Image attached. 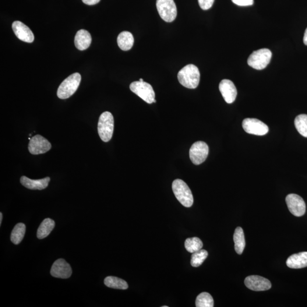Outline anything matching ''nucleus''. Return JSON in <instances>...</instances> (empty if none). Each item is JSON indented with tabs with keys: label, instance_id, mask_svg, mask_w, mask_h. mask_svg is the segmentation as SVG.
I'll return each instance as SVG.
<instances>
[{
	"label": "nucleus",
	"instance_id": "obj_14",
	"mask_svg": "<svg viewBox=\"0 0 307 307\" xmlns=\"http://www.w3.org/2000/svg\"><path fill=\"white\" fill-rule=\"evenodd\" d=\"M219 90L224 99L228 104H232L235 101L237 91L231 80H222L219 84Z\"/></svg>",
	"mask_w": 307,
	"mask_h": 307
},
{
	"label": "nucleus",
	"instance_id": "obj_33",
	"mask_svg": "<svg viewBox=\"0 0 307 307\" xmlns=\"http://www.w3.org/2000/svg\"><path fill=\"white\" fill-rule=\"evenodd\" d=\"M140 82H144L143 80L142 79H140L139 80Z\"/></svg>",
	"mask_w": 307,
	"mask_h": 307
},
{
	"label": "nucleus",
	"instance_id": "obj_23",
	"mask_svg": "<svg viewBox=\"0 0 307 307\" xmlns=\"http://www.w3.org/2000/svg\"><path fill=\"white\" fill-rule=\"evenodd\" d=\"M26 226L23 223L17 224L13 228L10 239L15 245H19L23 241L25 235Z\"/></svg>",
	"mask_w": 307,
	"mask_h": 307
},
{
	"label": "nucleus",
	"instance_id": "obj_28",
	"mask_svg": "<svg viewBox=\"0 0 307 307\" xmlns=\"http://www.w3.org/2000/svg\"><path fill=\"white\" fill-rule=\"evenodd\" d=\"M199 4L203 10L210 9L213 6L214 0H198Z\"/></svg>",
	"mask_w": 307,
	"mask_h": 307
},
{
	"label": "nucleus",
	"instance_id": "obj_22",
	"mask_svg": "<svg viewBox=\"0 0 307 307\" xmlns=\"http://www.w3.org/2000/svg\"><path fill=\"white\" fill-rule=\"evenodd\" d=\"M104 284L109 288L119 289V290H126L128 288V284L127 282L118 277H107L105 278Z\"/></svg>",
	"mask_w": 307,
	"mask_h": 307
},
{
	"label": "nucleus",
	"instance_id": "obj_26",
	"mask_svg": "<svg viewBox=\"0 0 307 307\" xmlns=\"http://www.w3.org/2000/svg\"><path fill=\"white\" fill-rule=\"evenodd\" d=\"M214 301L213 296L209 293H201L196 300V307H213Z\"/></svg>",
	"mask_w": 307,
	"mask_h": 307
},
{
	"label": "nucleus",
	"instance_id": "obj_6",
	"mask_svg": "<svg viewBox=\"0 0 307 307\" xmlns=\"http://www.w3.org/2000/svg\"><path fill=\"white\" fill-rule=\"evenodd\" d=\"M157 8L161 19L171 23L177 16V8L174 0H157Z\"/></svg>",
	"mask_w": 307,
	"mask_h": 307
},
{
	"label": "nucleus",
	"instance_id": "obj_7",
	"mask_svg": "<svg viewBox=\"0 0 307 307\" xmlns=\"http://www.w3.org/2000/svg\"><path fill=\"white\" fill-rule=\"evenodd\" d=\"M130 89L147 103L150 104L154 102L155 92L150 84L137 81L130 84Z\"/></svg>",
	"mask_w": 307,
	"mask_h": 307
},
{
	"label": "nucleus",
	"instance_id": "obj_25",
	"mask_svg": "<svg viewBox=\"0 0 307 307\" xmlns=\"http://www.w3.org/2000/svg\"><path fill=\"white\" fill-rule=\"evenodd\" d=\"M185 248L189 253H193L202 249L203 243L198 237L189 238L185 242Z\"/></svg>",
	"mask_w": 307,
	"mask_h": 307
},
{
	"label": "nucleus",
	"instance_id": "obj_24",
	"mask_svg": "<svg viewBox=\"0 0 307 307\" xmlns=\"http://www.w3.org/2000/svg\"><path fill=\"white\" fill-rule=\"evenodd\" d=\"M294 123L298 132L302 136L307 138V115H298L295 119Z\"/></svg>",
	"mask_w": 307,
	"mask_h": 307
},
{
	"label": "nucleus",
	"instance_id": "obj_29",
	"mask_svg": "<svg viewBox=\"0 0 307 307\" xmlns=\"http://www.w3.org/2000/svg\"><path fill=\"white\" fill-rule=\"evenodd\" d=\"M232 1L235 4L241 6H251L254 3V0H232Z\"/></svg>",
	"mask_w": 307,
	"mask_h": 307
},
{
	"label": "nucleus",
	"instance_id": "obj_8",
	"mask_svg": "<svg viewBox=\"0 0 307 307\" xmlns=\"http://www.w3.org/2000/svg\"><path fill=\"white\" fill-rule=\"evenodd\" d=\"M209 153V147L203 141L194 143L189 150V158L194 165H199L206 160Z\"/></svg>",
	"mask_w": 307,
	"mask_h": 307
},
{
	"label": "nucleus",
	"instance_id": "obj_1",
	"mask_svg": "<svg viewBox=\"0 0 307 307\" xmlns=\"http://www.w3.org/2000/svg\"><path fill=\"white\" fill-rule=\"evenodd\" d=\"M200 73L199 69L193 65H188L179 71V82L183 86L189 89H195L199 86Z\"/></svg>",
	"mask_w": 307,
	"mask_h": 307
},
{
	"label": "nucleus",
	"instance_id": "obj_21",
	"mask_svg": "<svg viewBox=\"0 0 307 307\" xmlns=\"http://www.w3.org/2000/svg\"><path fill=\"white\" fill-rule=\"evenodd\" d=\"M234 240L236 252L238 255H241L244 250L246 245L244 233L242 228L237 227L236 229Z\"/></svg>",
	"mask_w": 307,
	"mask_h": 307
},
{
	"label": "nucleus",
	"instance_id": "obj_30",
	"mask_svg": "<svg viewBox=\"0 0 307 307\" xmlns=\"http://www.w3.org/2000/svg\"><path fill=\"white\" fill-rule=\"evenodd\" d=\"M83 3L88 5H94L97 4L100 1V0H82Z\"/></svg>",
	"mask_w": 307,
	"mask_h": 307
},
{
	"label": "nucleus",
	"instance_id": "obj_15",
	"mask_svg": "<svg viewBox=\"0 0 307 307\" xmlns=\"http://www.w3.org/2000/svg\"><path fill=\"white\" fill-rule=\"evenodd\" d=\"M12 29L19 40L27 43H32L34 40V34L25 24L20 21H15L12 24Z\"/></svg>",
	"mask_w": 307,
	"mask_h": 307
},
{
	"label": "nucleus",
	"instance_id": "obj_32",
	"mask_svg": "<svg viewBox=\"0 0 307 307\" xmlns=\"http://www.w3.org/2000/svg\"><path fill=\"white\" fill-rule=\"evenodd\" d=\"M2 220V213H0V225H1V222Z\"/></svg>",
	"mask_w": 307,
	"mask_h": 307
},
{
	"label": "nucleus",
	"instance_id": "obj_31",
	"mask_svg": "<svg viewBox=\"0 0 307 307\" xmlns=\"http://www.w3.org/2000/svg\"><path fill=\"white\" fill-rule=\"evenodd\" d=\"M303 42H304V44L307 46V28L305 31L304 38H303Z\"/></svg>",
	"mask_w": 307,
	"mask_h": 307
},
{
	"label": "nucleus",
	"instance_id": "obj_20",
	"mask_svg": "<svg viewBox=\"0 0 307 307\" xmlns=\"http://www.w3.org/2000/svg\"><path fill=\"white\" fill-rule=\"evenodd\" d=\"M55 221L50 218H46L42 221L37 231V237L44 239L50 234L55 227Z\"/></svg>",
	"mask_w": 307,
	"mask_h": 307
},
{
	"label": "nucleus",
	"instance_id": "obj_11",
	"mask_svg": "<svg viewBox=\"0 0 307 307\" xmlns=\"http://www.w3.org/2000/svg\"><path fill=\"white\" fill-rule=\"evenodd\" d=\"M51 149V144L41 135L34 136L30 140L29 149L30 154L38 155L44 154Z\"/></svg>",
	"mask_w": 307,
	"mask_h": 307
},
{
	"label": "nucleus",
	"instance_id": "obj_19",
	"mask_svg": "<svg viewBox=\"0 0 307 307\" xmlns=\"http://www.w3.org/2000/svg\"><path fill=\"white\" fill-rule=\"evenodd\" d=\"M133 35L129 31H122L118 35V47L123 51H128L133 47Z\"/></svg>",
	"mask_w": 307,
	"mask_h": 307
},
{
	"label": "nucleus",
	"instance_id": "obj_9",
	"mask_svg": "<svg viewBox=\"0 0 307 307\" xmlns=\"http://www.w3.org/2000/svg\"><path fill=\"white\" fill-rule=\"evenodd\" d=\"M243 130L250 135L264 136L269 132V127L256 118H245L242 122Z\"/></svg>",
	"mask_w": 307,
	"mask_h": 307
},
{
	"label": "nucleus",
	"instance_id": "obj_12",
	"mask_svg": "<svg viewBox=\"0 0 307 307\" xmlns=\"http://www.w3.org/2000/svg\"><path fill=\"white\" fill-rule=\"evenodd\" d=\"M245 284L250 290L255 291H266L271 287V283L269 280L258 275H251L246 277Z\"/></svg>",
	"mask_w": 307,
	"mask_h": 307
},
{
	"label": "nucleus",
	"instance_id": "obj_2",
	"mask_svg": "<svg viewBox=\"0 0 307 307\" xmlns=\"http://www.w3.org/2000/svg\"><path fill=\"white\" fill-rule=\"evenodd\" d=\"M172 188L176 199L183 206L189 208L192 206L193 197L191 190L184 181L181 179L175 180Z\"/></svg>",
	"mask_w": 307,
	"mask_h": 307
},
{
	"label": "nucleus",
	"instance_id": "obj_13",
	"mask_svg": "<svg viewBox=\"0 0 307 307\" xmlns=\"http://www.w3.org/2000/svg\"><path fill=\"white\" fill-rule=\"evenodd\" d=\"M72 273L70 264L65 260L59 259L52 264L50 271L52 277L57 278L68 279L71 276Z\"/></svg>",
	"mask_w": 307,
	"mask_h": 307
},
{
	"label": "nucleus",
	"instance_id": "obj_10",
	"mask_svg": "<svg viewBox=\"0 0 307 307\" xmlns=\"http://www.w3.org/2000/svg\"><path fill=\"white\" fill-rule=\"evenodd\" d=\"M289 211L294 216L301 217L306 213V206L302 197L296 194H289L285 198Z\"/></svg>",
	"mask_w": 307,
	"mask_h": 307
},
{
	"label": "nucleus",
	"instance_id": "obj_3",
	"mask_svg": "<svg viewBox=\"0 0 307 307\" xmlns=\"http://www.w3.org/2000/svg\"><path fill=\"white\" fill-rule=\"evenodd\" d=\"M97 129L102 141L107 142L111 140L114 130V118L111 113H102L98 120Z\"/></svg>",
	"mask_w": 307,
	"mask_h": 307
},
{
	"label": "nucleus",
	"instance_id": "obj_18",
	"mask_svg": "<svg viewBox=\"0 0 307 307\" xmlns=\"http://www.w3.org/2000/svg\"><path fill=\"white\" fill-rule=\"evenodd\" d=\"M91 42V35L88 31L82 29L77 31L75 37V45L78 50H86L90 47Z\"/></svg>",
	"mask_w": 307,
	"mask_h": 307
},
{
	"label": "nucleus",
	"instance_id": "obj_5",
	"mask_svg": "<svg viewBox=\"0 0 307 307\" xmlns=\"http://www.w3.org/2000/svg\"><path fill=\"white\" fill-rule=\"evenodd\" d=\"M272 52L267 48L260 49L253 52L248 59V64L251 68L257 70L265 69L269 64Z\"/></svg>",
	"mask_w": 307,
	"mask_h": 307
},
{
	"label": "nucleus",
	"instance_id": "obj_4",
	"mask_svg": "<svg viewBox=\"0 0 307 307\" xmlns=\"http://www.w3.org/2000/svg\"><path fill=\"white\" fill-rule=\"evenodd\" d=\"M81 75L79 73H74L66 78L59 86L57 96L61 99H66L75 93L80 86Z\"/></svg>",
	"mask_w": 307,
	"mask_h": 307
},
{
	"label": "nucleus",
	"instance_id": "obj_27",
	"mask_svg": "<svg viewBox=\"0 0 307 307\" xmlns=\"http://www.w3.org/2000/svg\"><path fill=\"white\" fill-rule=\"evenodd\" d=\"M208 256V253L206 250L201 249L199 251L192 253L190 264L194 267H197L202 265Z\"/></svg>",
	"mask_w": 307,
	"mask_h": 307
},
{
	"label": "nucleus",
	"instance_id": "obj_35",
	"mask_svg": "<svg viewBox=\"0 0 307 307\" xmlns=\"http://www.w3.org/2000/svg\"><path fill=\"white\" fill-rule=\"evenodd\" d=\"M154 103H155V102H156V100H154Z\"/></svg>",
	"mask_w": 307,
	"mask_h": 307
},
{
	"label": "nucleus",
	"instance_id": "obj_16",
	"mask_svg": "<svg viewBox=\"0 0 307 307\" xmlns=\"http://www.w3.org/2000/svg\"><path fill=\"white\" fill-rule=\"evenodd\" d=\"M50 178L47 177L44 179L33 180L23 176L20 179L21 184L26 188L33 190H42L47 188Z\"/></svg>",
	"mask_w": 307,
	"mask_h": 307
},
{
	"label": "nucleus",
	"instance_id": "obj_34",
	"mask_svg": "<svg viewBox=\"0 0 307 307\" xmlns=\"http://www.w3.org/2000/svg\"><path fill=\"white\" fill-rule=\"evenodd\" d=\"M162 307H168V306H162Z\"/></svg>",
	"mask_w": 307,
	"mask_h": 307
},
{
	"label": "nucleus",
	"instance_id": "obj_17",
	"mask_svg": "<svg viewBox=\"0 0 307 307\" xmlns=\"http://www.w3.org/2000/svg\"><path fill=\"white\" fill-rule=\"evenodd\" d=\"M286 264L291 269H298L307 267V252L294 254L288 258Z\"/></svg>",
	"mask_w": 307,
	"mask_h": 307
}]
</instances>
